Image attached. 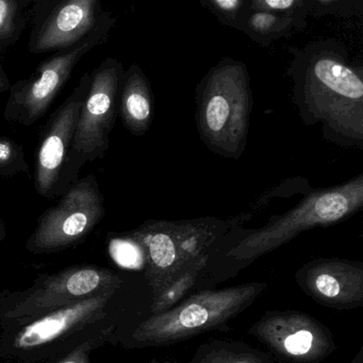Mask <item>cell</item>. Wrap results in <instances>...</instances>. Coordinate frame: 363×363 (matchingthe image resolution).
<instances>
[{
  "mask_svg": "<svg viewBox=\"0 0 363 363\" xmlns=\"http://www.w3.org/2000/svg\"><path fill=\"white\" fill-rule=\"evenodd\" d=\"M123 286L100 292L36 319L0 330V360L4 363H46L85 341L108 336L111 345L149 315V308L130 304Z\"/></svg>",
  "mask_w": 363,
  "mask_h": 363,
  "instance_id": "6da1fadb",
  "label": "cell"
},
{
  "mask_svg": "<svg viewBox=\"0 0 363 363\" xmlns=\"http://www.w3.org/2000/svg\"><path fill=\"white\" fill-rule=\"evenodd\" d=\"M298 116L319 127L322 138L342 148L363 150V81L338 60H313L294 89Z\"/></svg>",
  "mask_w": 363,
  "mask_h": 363,
  "instance_id": "7a4b0ae2",
  "label": "cell"
},
{
  "mask_svg": "<svg viewBox=\"0 0 363 363\" xmlns=\"http://www.w3.org/2000/svg\"><path fill=\"white\" fill-rule=\"evenodd\" d=\"M266 283L241 284L224 289H202L163 313L141 320L123 339L124 349L163 347L211 332L228 333L232 320L268 289Z\"/></svg>",
  "mask_w": 363,
  "mask_h": 363,
  "instance_id": "3957f363",
  "label": "cell"
},
{
  "mask_svg": "<svg viewBox=\"0 0 363 363\" xmlns=\"http://www.w3.org/2000/svg\"><path fill=\"white\" fill-rule=\"evenodd\" d=\"M362 207L363 172L340 185L313 190L296 207L274 218L264 228L251 230L227 252L226 257L236 262L232 277L302 233L319 226L334 225L355 215Z\"/></svg>",
  "mask_w": 363,
  "mask_h": 363,
  "instance_id": "277c9868",
  "label": "cell"
},
{
  "mask_svg": "<svg viewBox=\"0 0 363 363\" xmlns=\"http://www.w3.org/2000/svg\"><path fill=\"white\" fill-rule=\"evenodd\" d=\"M242 216L221 220L217 217L166 221L148 220L125 236L136 241L144 255V277L155 298L198 256L209 251Z\"/></svg>",
  "mask_w": 363,
  "mask_h": 363,
  "instance_id": "5b68a950",
  "label": "cell"
},
{
  "mask_svg": "<svg viewBox=\"0 0 363 363\" xmlns=\"http://www.w3.org/2000/svg\"><path fill=\"white\" fill-rule=\"evenodd\" d=\"M251 108L245 66H217L209 72L196 95V127L202 144L224 159H240L246 149Z\"/></svg>",
  "mask_w": 363,
  "mask_h": 363,
  "instance_id": "8992f818",
  "label": "cell"
},
{
  "mask_svg": "<svg viewBox=\"0 0 363 363\" xmlns=\"http://www.w3.org/2000/svg\"><path fill=\"white\" fill-rule=\"evenodd\" d=\"M121 286L124 279L119 273L96 264H75L59 272L40 274L27 289L0 292V330Z\"/></svg>",
  "mask_w": 363,
  "mask_h": 363,
  "instance_id": "52a82bcc",
  "label": "cell"
},
{
  "mask_svg": "<svg viewBox=\"0 0 363 363\" xmlns=\"http://www.w3.org/2000/svg\"><path fill=\"white\" fill-rule=\"evenodd\" d=\"M124 72L121 64L113 57L104 59L91 72L89 91L79 113L72 148L62 174V191L79 180L83 166L102 159L110 147Z\"/></svg>",
  "mask_w": 363,
  "mask_h": 363,
  "instance_id": "ba28073f",
  "label": "cell"
},
{
  "mask_svg": "<svg viewBox=\"0 0 363 363\" xmlns=\"http://www.w3.org/2000/svg\"><path fill=\"white\" fill-rule=\"evenodd\" d=\"M113 23L112 17L106 13L95 29L78 44L58 51L40 62L29 78L11 84L4 118L26 127L38 123L70 80L77 64L92 49L106 42Z\"/></svg>",
  "mask_w": 363,
  "mask_h": 363,
  "instance_id": "9c48e42d",
  "label": "cell"
},
{
  "mask_svg": "<svg viewBox=\"0 0 363 363\" xmlns=\"http://www.w3.org/2000/svg\"><path fill=\"white\" fill-rule=\"evenodd\" d=\"M55 206L38 217L36 228L26 241L34 255L55 254L82 242L106 215L97 177L79 179L59 196Z\"/></svg>",
  "mask_w": 363,
  "mask_h": 363,
  "instance_id": "30bf717a",
  "label": "cell"
},
{
  "mask_svg": "<svg viewBox=\"0 0 363 363\" xmlns=\"http://www.w3.org/2000/svg\"><path fill=\"white\" fill-rule=\"evenodd\" d=\"M247 334L286 363H321L337 350L332 330L303 311H266Z\"/></svg>",
  "mask_w": 363,
  "mask_h": 363,
  "instance_id": "8fae6325",
  "label": "cell"
},
{
  "mask_svg": "<svg viewBox=\"0 0 363 363\" xmlns=\"http://www.w3.org/2000/svg\"><path fill=\"white\" fill-rule=\"evenodd\" d=\"M91 83V72L81 76L78 84L51 115L40 134L34 157V189L48 200L59 198L62 174L67 161L81 106Z\"/></svg>",
  "mask_w": 363,
  "mask_h": 363,
  "instance_id": "7c38bea8",
  "label": "cell"
},
{
  "mask_svg": "<svg viewBox=\"0 0 363 363\" xmlns=\"http://www.w3.org/2000/svg\"><path fill=\"white\" fill-rule=\"evenodd\" d=\"M106 13L99 0H38L32 8L28 50L43 55L70 48L89 35Z\"/></svg>",
  "mask_w": 363,
  "mask_h": 363,
  "instance_id": "4fadbf2b",
  "label": "cell"
},
{
  "mask_svg": "<svg viewBox=\"0 0 363 363\" xmlns=\"http://www.w3.org/2000/svg\"><path fill=\"white\" fill-rule=\"evenodd\" d=\"M298 287L315 303L335 311L363 306V262L345 258H317L296 272Z\"/></svg>",
  "mask_w": 363,
  "mask_h": 363,
  "instance_id": "5bb4252c",
  "label": "cell"
},
{
  "mask_svg": "<svg viewBox=\"0 0 363 363\" xmlns=\"http://www.w3.org/2000/svg\"><path fill=\"white\" fill-rule=\"evenodd\" d=\"M119 115L124 127L134 136L145 135L153 123V93L139 66L132 65L128 72H124Z\"/></svg>",
  "mask_w": 363,
  "mask_h": 363,
  "instance_id": "9a60e30c",
  "label": "cell"
},
{
  "mask_svg": "<svg viewBox=\"0 0 363 363\" xmlns=\"http://www.w3.org/2000/svg\"><path fill=\"white\" fill-rule=\"evenodd\" d=\"M188 363H275L268 352L236 339H217L202 343Z\"/></svg>",
  "mask_w": 363,
  "mask_h": 363,
  "instance_id": "2e32d148",
  "label": "cell"
},
{
  "mask_svg": "<svg viewBox=\"0 0 363 363\" xmlns=\"http://www.w3.org/2000/svg\"><path fill=\"white\" fill-rule=\"evenodd\" d=\"M210 250L198 256L155 298H151L149 315L163 313L195 291L196 285L210 264Z\"/></svg>",
  "mask_w": 363,
  "mask_h": 363,
  "instance_id": "e0dca14e",
  "label": "cell"
},
{
  "mask_svg": "<svg viewBox=\"0 0 363 363\" xmlns=\"http://www.w3.org/2000/svg\"><path fill=\"white\" fill-rule=\"evenodd\" d=\"M38 0H0V55L16 44L31 21Z\"/></svg>",
  "mask_w": 363,
  "mask_h": 363,
  "instance_id": "ac0fdd59",
  "label": "cell"
},
{
  "mask_svg": "<svg viewBox=\"0 0 363 363\" xmlns=\"http://www.w3.org/2000/svg\"><path fill=\"white\" fill-rule=\"evenodd\" d=\"M29 172L23 146L12 138L0 136V176L10 179Z\"/></svg>",
  "mask_w": 363,
  "mask_h": 363,
  "instance_id": "d6986e66",
  "label": "cell"
},
{
  "mask_svg": "<svg viewBox=\"0 0 363 363\" xmlns=\"http://www.w3.org/2000/svg\"><path fill=\"white\" fill-rule=\"evenodd\" d=\"M107 343H110L111 338L108 336L97 337L85 341L79 347H75L72 351L60 357L55 358L46 363H91V354L95 350L104 347Z\"/></svg>",
  "mask_w": 363,
  "mask_h": 363,
  "instance_id": "ffe728a7",
  "label": "cell"
},
{
  "mask_svg": "<svg viewBox=\"0 0 363 363\" xmlns=\"http://www.w3.org/2000/svg\"><path fill=\"white\" fill-rule=\"evenodd\" d=\"M125 240H117V242H111L110 252L115 256V259L126 266H136L142 264L144 267V255L140 245L132 240L129 237L125 236Z\"/></svg>",
  "mask_w": 363,
  "mask_h": 363,
  "instance_id": "44dd1931",
  "label": "cell"
},
{
  "mask_svg": "<svg viewBox=\"0 0 363 363\" xmlns=\"http://www.w3.org/2000/svg\"><path fill=\"white\" fill-rule=\"evenodd\" d=\"M276 23V17L269 13H257L251 18V25L258 31H266Z\"/></svg>",
  "mask_w": 363,
  "mask_h": 363,
  "instance_id": "7402d4cb",
  "label": "cell"
},
{
  "mask_svg": "<svg viewBox=\"0 0 363 363\" xmlns=\"http://www.w3.org/2000/svg\"><path fill=\"white\" fill-rule=\"evenodd\" d=\"M260 4H264L268 8L275 9V10H283V9H289L293 6L296 0H257Z\"/></svg>",
  "mask_w": 363,
  "mask_h": 363,
  "instance_id": "603a6c76",
  "label": "cell"
},
{
  "mask_svg": "<svg viewBox=\"0 0 363 363\" xmlns=\"http://www.w3.org/2000/svg\"><path fill=\"white\" fill-rule=\"evenodd\" d=\"M220 9L225 12H234L238 10L240 0H212Z\"/></svg>",
  "mask_w": 363,
  "mask_h": 363,
  "instance_id": "cb8c5ba5",
  "label": "cell"
},
{
  "mask_svg": "<svg viewBox=\"0 0 363 363\" xmlns=\"http://www.w3.org/2000/svg\"><path fill=\"white\" fill-rule=\"evenodd\" d=\"M11 83L6 70H4V65L0 62V94L6 93L10 89Z\"/></svg>",
  "mask_w": 363,
  "mask_h": 363,
  "instance_id": "d4e9b609",
  "label": "cell"
},
{
  "mask_svg": "<svg viewBox=\"0 0 363 363\" xmlns=\"http://www.w3.org/2000/svg\"><path fill=\"white\" fill-rule=\"evenodd\" d=\"M6 238V224H4V219L0 217V242L4 241Z\"/></svg>",
  "mask_w": 363,
  "mask_h": 363,
  "instance_id": "484cf974",
  "label": "cell"
},
{
  "mask_svg": "<svg viewBox=\"0 0 363 363\" xmlns=\"http://www.w3.org/2000/svg\"><path fill=\"white\" fill-rule=\"evenodd\" d=\"M350 363H363V347H360L357 355H356L354 359Z\"/></svg>",
  "mask_w": 363,
  "mask_h": 363,
  "instance_id": "4316f807",
  "label": "cell"
},
{
  "mask_svg": "<svg viewBox=\"0 0 363 363\" xmlns=\"http://www.w3.org/2000/svg\"><path fill=\"white\" fill-rule=\"evenodd\" d=\"M146 363H173V362L168 359H158V358H153V359L149 360V362H146Z\"/></svg>",
  "mask_w": 363,
  "mask_h": 363,
  "instance_id": "83f0119b",
  "label": "cell"
}]
</instances>
